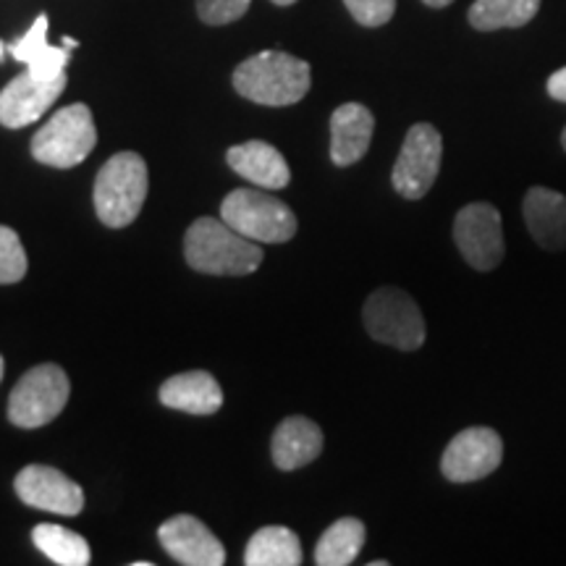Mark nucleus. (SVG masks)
I'll return each mask as SVG.
<instances>
[{"instance_id": "2f4dec72", "label": "nucleus", "mask_w": 566, "mask_h": 566, "mask_svg": "<svg viewBox=\"0 0 566 566\" xmlns=\"http://www.w3.org/2000/svg\"><path fill=\"white\" fill-rule=\"evenodd\" d=\"M562 145H564V150H566V126H564V132H562Z\"/></svg>"}, {"instance_id": "aec40b11", "label": "nucleus", "mask_w": 566, "mask_h": 566, "mask_svg": "<svg viewBox=\"0 0 566 566\" xmlns=\"http://www.w3.org/2000/svg\"><path fill=\"white\" fill-rule=\"evenodd\" d=\"M541 11V0H475L467 11V21L478 32L520 30Z\"/></svg>"}, {"instance_id": "4468645a", "label": "nucleus", "mask_w": 566, "mask_h": 566, "mask_svg": "<svg viewBox=\"0 0 566 566\" xmlns=\"http://www.w3.org/2000/svg\"><path fill=\"white\" fill-rule=\"evenodd\" d=\"M530 237L548 252L566 250V197L548 187H530L522 200Z\"/></svg>"}, {"instance_id": "c756f323", "label": "nucleus", "mask_w": 566, "mask_h": 566, "mask_svg": "<svg viewBox=\"0 0 566 566\" xmlns=\"http://www.w3.org/2000/svg\"><path fill=\"white\" fill-rule=\"evenodd\" d=\"M271 3H275V6H294L296 0H271Z\"/></svg>"}, {"instance_id": "5701e85b", "label": "nucleus", "mask_w": 566, "mask_h": 566, "mask_svg": "<svg viewBox=\"0 0 566 566\" xmlns=\"http://www.w3.org/2000/svg\"><path fill=\"white\" fill-rule=\"evenodd\" d=\"M32 541L53 564L87 566L92 558L90 543L80 533H71L61 525H38L32 530Z\"/></svg>"}, {"instance_id": "7c9ffc66", "label": "nucleus", "mask_w": 566, "mask_h": 566, "mask_svg": "<svg viewBox=\"0 0 566 566\" xmlns=\"http://www.w3.org/2000/svg\"><path fill=\"white\" fill-rule=\"evenodd\" d=\"M3 55H6V45H3V42H0V61H3Z\"/></svg>"}, {"instance_id": "393cba45", "label": "nucleus", "mask_w": 566, "mask_h": 566, "mask_svg": "<svg viewBox=\"0 0 566 566\" xmlns=\"http://www.w3.org/2000/svg\"><path fill=\"white\" fill-rule=\"evenodd\" d=\"M252 0H197V17L210 27H223L242 19Z\"/></svg>"}, {"instance_id": "473e14b6", "label": "nucleus", "mask_w": 566, "mask_h": 566, "mask_svg": "<svg viewBox=\"0 0 566 566\" xmlns=\"http://www.w3.org/2000/svg\"><path fill=\"white\" fill-rule=\"evenodd\" d=\"M3 367H6L3 365V357H0V378H3Z\"/></svg>"}, {"instance_id": "20e7f679", "label": "nucleus", "mask_w": 566, "mask_h": 566, "mask_svg": "<svg viewBox=\"0 0 566 566\" xmlns=\"http://www.w3.org/2000/svg\"><path fill=\"white\" fill-rule=\"evenodd\" d=\"M97 129L84 103L66 105L32 137L34 160L53 168H74L95 150Z\"/></svg>"}, {"instance_id": "6ab92c4d", "label": "nucleus", "mask_w": 566, "mask_h": 566, "mask_svg": "<svg viewBox=\"0 0 566 566\" xmlns=\"http://www.w3.org/2000/svg\"><path fill=\"white\" fill-rule=\"evenodd\" d=\"M9 53L13 59L27 63V71H32L40 80H55V76L66 74L69 51L66 48H53L48 45V17L40 13L30 27V32L24 34L19 42L9 45Z\"/></svg>"}, {"instance_id": "a211bd4d", "label": "nucleus", "mask_w": 566, "mask_h": 566, "mask_svg": "<svg viewBox=\"0 0 566 566\" xmlns=\"http://www.w3.org/2000/svg\"><path fill=\"white\" fill-rule=\"evenodd\" d=\"M160 401L179 412L216 415L223 407V388L205 370L181 373L160 386Z\"/></svg>"}, {"instance_id": "f3484780", "label": "nucleus", "mask_w": 566, "mask_h": 566, "mask_svg": "<svg viewBox=\"0 0 566 566\" xmlns=\"http://www.w3.org/2000/svg\"><path fill=\"white\" fill-rule=\"evenodd\" d=\"M226 160H229V166L239 176H244V179H250L263 189H283L292 181L286 158L268 142L252 139L244 142V145L231 147L226 153Z\"/></svg>"}, {"instance_id": "c85d7f7f", "label": "nucleus", "mask_w": 566, "mask_h": 566, "mask_svg": "<svg viewBox=\"0 0 566 566\" xmlns=\"http://www.w3.org/2000/svg\"><path fill=\"white\" fill-rule=\"evenodd\" d=\"M63 48H66V51H74V48H80V42L71 40V38H63Z\"/></svg>"}, {"instance_id": "1a4fd4ad", "label": "nucleus", "mask_w": 566, "mask_h": 566, "mask_svg": "<svg viewBox=\"0 0 566 566\" xmlns=\"http://www.w3.org/2000/svg\"><path fill=\"white\" fill-rule=\"evenodd\" d=\"M454 242L467 260V265H472L475 271L485 273L499 268L506 254L501 212L491 202L464 205L457 212Z\"/></svg>"}, {"instance_id": "9d476101", "label": "nucleus", "mask_w": 566, "mask_h": 566, "mask_svg": "<svg viewBox=\"0 0 566 566\" xmlns=\"http://www.w3.org/2000/svg\"><path fill=\"white\" fill-rule=\"evenodd\" d=\"M504 462V441L493 428H467L451 438L441 457V472L451 483H475Z\"/></svg>"}, {"instance_id": "b1692460", "label": "nucleus", "mask_w": 566, "mask_h": 566, "mask_svg": "<svg viewBox=\"0 0 566 566\" xmlns=\"http://www.w3.org/2000/svg\"><path fill=\"white\" fill-rule=\"evenodd\" d=\"M27 275V252L19 233L0 226V283H17Z\"/></svg>"}, {"instance_id": "ddd939ff", "label": "nucleus", "mask_w": 566, "mask_h": 566, "mask_svg": "<svg viewBox=\"0 0 566 566\" xmlns=\"http://www.w3.org/2000/svg\"><path fill=\"white\" fill-rule=\"evenodd\" d=\"M160 546L184 566H223V543L192 514H176L158 530Z\"/></svg>"}, {"instance_id": "a878e982", "label": "nucleus", "mask_w": 566, "mask_h": 566, "mask_svg": "<svg viewBox=\"0 0 566 566\" xmlns=\"http://www.w3.org/2000/svg\"><path fill=\"white\" fill-rule=\"evenodd\" d=\"M344 6L357 24L370 30L388 24L396 13V0H344Z\"/></svg>"}, {"instance_id": "dca6fc26", "label": "nucleus", "mask_w": 566, "mask_h": 566, "mask_svg": "<svg viewBox=\"0 0 566 566\" xmlns=\"http://www.w3.org/2000/svg\"><path fill=\"white\" fill-rule=\"evenodd\" d=\"M323 451V430L307 417H289L275 428L271 441L273 464L283 472L315 462Z\"/></svg>"}, {"instance_id": "412c9836", "label": "nucleus", "mask_w": 566, "mask_h": 566, "mask_svg": "<svg viewBox=\"0 0 566 566\" xmlns=\"http://www.w3.org/2000/svg\"><path fill=\"white\" fill-rule=\"evenodd\" d=\"M247 566H300V535L289 527H263L250 537L244 551Z\"/></svg>"}, {"instance_id": "f8f14e48", "label": "nucleus", "mask_w": 566, "mask_h": 566, "mask_svg": "<svg viewBox=\"0 0 566 566\" xmlns=\"http://www.w3.org/2000/svg\"><path fill=\"white\" fill-rule=\"evenodd\" d=\"M19 499L27 506L42 509V512L76 516L84 509V491L74 480H69L55 467L30 464L17 475Z\"/></svg>"}, {"instance_id": "f257e3e1", "label": "nucleus", "mask_w": 566, "mask_h": 566, "mask_svg": "<svg viewBox=\"0 0 566 566\" xmlns=\"http://www.w3.org/2000/svg\"><path fill=\"white\" fill-rule=\"evenodd\" d=\"M313 84L310 63L283 51H263L233 71V90L247 101L283 108L300 103Z\"/></svg>"}, {"instance_id": "4be33fe9", "label": "nucleus", "mask_w": 566, "mask_h": 566, "mask_svg": "<svg viewBox=\"0 0 566 566\" xmlns=\"http://www.w3.org/2000/svg\"><path fill=\"white\" fill-rule=\"evenodd\" d=\"M367 530L354 516H344L321 535L315 548L317 566H349L365 546Z\"/></svg>"}, {"instance_id": "0eeeda50", "label": "nucleus", "mask_w": 566, "mask_h": 566, "mask_svg": "<svg viewBox=\"0 0 566 566\" xmlns=\"http://www.w3.org/2000/svg\"><path fill=\"white\" fill-rule=\"evenodd\" d=\"M71 394L69 375L59 365H38L21 375L9 399V420L17 428L34 430L63 412Z\"/></svg>"}, {"instance_id": "cd10ccee", "label": "nucleus", "mask_w": 566, "mask_h": 566, "mask_svg": "<svg viewBox=\"0 0 566 566\" xmlns=\"http://www.w3.org/2000/svg\"><path fill=\"white\" fill-rule=\"evenodd\" d=\"M424 6H430V9H446V6H451L454 0H422Z\"/></svg>"}, {"instance_id": "7ed1b4c3", "label": "nucleus", "mask_w": 566, "mask_h": 566, "mask_svg": "<svg viewBox=\"0 0 566 566\" xmlns=\"http://www.w3.org/2000/svg\"><path fill=\"white\" fill-rule=\"evenodd\" d=\"M147 197V166L137 153H118L97 171L95 210L111 229H124L139 216Z\"/></svg>"}, {"instance_id": "423d86ee", "label": "nucleus", "mask_w": 566, "mask_h": 566, "mask_svg": "<svg viewBox=\"0 0 566 566\" xmlns=\"http://www.w3.org/2000/svg\"><path fill=\"white\" fill-rule=\"evenodd\" d=\"M221 218L252 242L283 244L296 233V216L279 197L254 189H233L221 202Z\"/></svg>"}, {"instance_id": "6e6552de", "label": "nucleus", "mask_w": 566, "mask_h": 566, "mask_svg": "<svg viewBox=\"0 0 566 566\" xmlns=\"http://www.w3.org/2000/svg\"><path fill=\"white\" fill-rule=\"evenodd\" d=\"M443 137L433 124H415L407 132L399 158H396L391 184L405 200H422L433 189L441 171Z\"/></svg>"}, {"instance_id": "9b49d317", "label": "nucleus", "mask_w": 566, "mask_h": 566, "mask_svg": "<svg viewBox=\"0 0 566 566\" xmlns=\"http://www.w3.org/2000/svg\"><path fill=\"white\" fill-rule=\"evenodd\" d=\"M63 90H66V74L40 80L32 71H24L0 92V124L9 129H24L53 108Z\"/></svg>"}, {"instance_id": "39448f33", "label": "nucleus", "mask_w": 566, "mask_h": 566, "mask_svg": "<svg viewBox=\"0 0 566 566\" xmlns=\"http://www.w3.org/2000/svg\"><path fill=\"white\" fill-rule=\"evenodd\" d=\"M367 334L375 342L396 346L401 352H415L424 344V317L420 304L396 286L375 289L363 307Z\"/></svg>"}, {"instance_id": "f03ea898", "label": "nucleus", "mask_w": 566, "mask_h": 566, "mask_svg": "<svg viewBox=\"0 0 566 566\" xmlns=\"http://www.w3.org/2000/svg\"><path fill=\"white\" fill-rule=\"evenodd\" d=\"M184 258L205 275H250L263 263V250L223 218H197L184 237Z\"/></svg>"}, {"instance_id": "bb28decb", "label": "nucleus", "mask_w": 566, "mask_h": 566, "mask_svg": "<svg viewBox=\"0 0 566 566\" xmlns=\"http://www.w3.org/2000/svg\"><path fill=\"white\" fill-rule=\"evenodd\" d=\"M548 95L554 97L558 103H566V66L554 71V74L548 76V84H546Z\"/></svg>"}, {"instance_id": "2eb2a0df", "label": "nucleus", "mask_w": 566, "mask_h": 566, "mask_svg": "<svg viewBox=\"0 0 566 566\" xmlns=\"http://www.w3.org/2000/svg\"><path fill=\"white\" fill-rule=\"evenodd\" d=\"M375 116L365 105L344 103L331 116V160L336 166H354L370 150Z\"/></svg>"}]
</instances>
